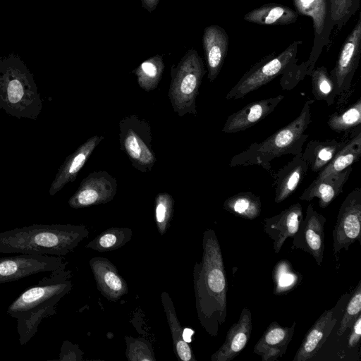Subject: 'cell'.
I'll return each instance as SVG.
<instances>
[{"mask_svg": "<svg viewBox=\"0 0 361 361\" xmlns=\"http://www.w3.org/2000/svg\"><path fill=\"white\" fill-rule=\"evenodd\" d=\"M229 39L226 30L219 25L207 26L203 32L202 45L207 67V78L214 81L219 74L228 49Z\"/></svg>", "mask_w": 361, "mask_h": 361, "instance_id": "19", "label": "cell"}, {"mask_svg": "<svg viewBox=\"0 0 361 361\" xmlns=\"http://www.w3.org/2000/svg\"><path fill=\"white\" fill-rule=\"evenodd\" d=\"M174 200L167 192L159 193L154 200V221L160 235L168 231L174 212Z\"/></svg>", "mask_w": 361, "mask_h": 361, "instance_id": "34", "label": "cell"}, {"mask_svg": "<svg viewBox=\"0 0 361 361\" xmlns=\"http://www.w3.org/2000/svg\"><path fill=\"white\" fill-rule=\"evenodd\" d=\"M361 157V131L346 141L331 161L318 173L317 178L339 173L356 162Z\"/></svg>", "mask_w": 361, "mask_h": 361, "instance_id": "28", "label": "cell"}, {"mask_svg": "<svg viewBox=\"0 0 361 361\" xmlns=\"http://www.w3.org/2000/svg\"><path fill=\"white\" fill-rule=\"evenodd\" d=\"M345 142L346 141L338 142L336 140H312L307 144L302 155L309 169L313 172L319 173L331 161Z\"/></svg>", "mask_w": 361, "mask_h": 361, "instance_id": "27", "label": "cell"}, {"mask_svg": "<svg viewBox=\"0 0 361 361\" xmlns=\"http://www.w3.org/2000/svg\"><path fill=\"white\" fill-rule=\"evenodd\" d=\"M302 40H295L282 52H273L255 63L226 95V99H238L269 82L281 75L286 68L297 60L298 47Z\"/></svg>", "mask_w": 361, "mask_h": 361, "instance_id": "7", "label": "cell"}, {"mask_svg": "<svg viewBox=\"0 0 361 361\" xmlns=\"http://www.w3.org/2000/svg\"><path fill=\"white\" fill-rule=\"evenodd\" d=\"M0 106L11 116L31 119L42 110L33 75L14 53L0 58Z\"/></svg>", "mask_w": 361, "mask_h": 361, "instance_id": "5", "label": "cell"}, {"mask_svg": "<svg viewBox=\"0 0 361 361\" xmlns=\"http://www.w3.org/2000/svg\"><path fill=\"white\" fill-rule=\"evenodd\" d=\"M98 290L107 300L116 302L128 293L126 281L107 258L95 257L89 262Z\"/></svg>", "mask_w": 361, "mask_h": 361, "instance_id": "16", "label": "cell"}, {"mask_svg": "<svg viewBox=\"0 0 361 361\" xmlns=\"http://www.w3.org/2000/svg\"><path fill=\"white\" fill-rule=\"evenodd\" d=\"M351 334L349 336L348 346V348L355 347L360 341L361 336V315L360 314L354 322L352 327Z\"/></svg>", "mask_w": 361, "mask_h": 361, "instance_id": "40", "label": "cell"}, {"mask_svg": "<svg viewBox=\"0 0 361 361\" xmlns=\"http://www.w3.org/2000/svg\"><path fill=\"white\" fill-rule=\"evenodd\" d=\"M336 260L342 250L347 251L355 241L361 244V189L357 188L345 198L339 208L332 232Z\"/></svg>", "mask_w": 361, "mask_h": 361, "instance_id": "10", "label": "cell"}, {"mask_svg": "<svg viewBox=\"0 0 361 361\" xmlns=\"http://www.w3.org/2000/svg\"><path fill=\"white\" fill-rule=\"evenodd\" d=\"M361 312V281H360L346 306L337 331L338 336L343 335L348 329H351L354 322Z\"/></svg>", "mask_w": 361, "mask_h": 361, "instance_id": "38", "label": "cell"}, {"mask_svg": "<svg viewBox=\"0 0 361 361\" xmlns=\"http://www.w3.org/2000/svg\"><path fill=\"white\" fill-rule=\"evenodd\" d=\"M133 231L129 228L111 227L97 235L85 247L97 252H109L121 248L133 238Z\"/></svg>", "mask_w": 361, "mask_h": 361, "instance_id": "30", "label": "cell"}, {"mask_svg": "<svg viewBox=\"0 0 361 361\" xmlns=\"http://www.w3.org/2000/svg\"><path fill=\"white\" fill-rule=\"evenodd\" d=\"M161 301L171 330L173 350L177 358L182 361H196L190 345L183 338V329L178 319L173 300L167 292L161 293Z\"/></svg>", "mask_w": 361, "mask_h": 361, "instance_id": "26", "label": "cell"}, {"mask_svg": "<svg viewBox=\"0 0 361 361\" xmlns=\"http://www.w3.org/2000/svg\"><path fill=\"white\" fill-rule=\"evenodd\" d=\"M202 256L193 268L195 307L202 327L216 336L227 316V279L219 242L213 229L203 233Z\"/></svg>", "mask_w": 361, "mask_h": 361, "instance_id": "1", "label": "cell"}, {"mask_svg": "<svg viewBox=\"0 0 361 361\" xmlns=\"http://www.w3.org/2000/svg\"><path fill=\"white\" fill-rule=\"evenodd\" d=\"M334 24L338 30L360 9L361 0H329Z\"/></svg>", "mask_w": 361, "mask_h": 361, "instance_id": "36", "label": "cell"}, {"mask_svg": "<svg viewBox=\"0 0 361 361\" xmlns=\"http://www.w3.org/2000/svg\"><path fill=\"white\" fill-rule=\"evenodd\" d=\"M310 75L314 99L325 101L329 106L333 104L336 99L335 87L327 68L324 66L314 67Z\"/></svg>", "mask_w": 361, "mask_h": 361, "instance_id": "32", "label": "cell"}, {"mask_svg": "<svg viewBox=\"0 0 361 361\" xmlns=\"http://www.w3.org/2000/svg\"><path fill=\"white\" fill-rule=\"evenodd\" d=\"M361 54V14L345 38L334 68L329 75L334 84L336 97H343L350 87Z\"/></svg>", "mask_w": 361, "mask_h": 361, "instance_id": "11", "label": "cell"}, {"mask_svg": "<svg viewBox=\"0 0 361 361\" xmlns=\"http://www.w3.org/2000/svg\"><path fill=\"white\" fill-rule=\"evenodd\" d=\"M83 225L33 224L0 232V254L63 256L87 238Z\"/></svg>", "mask_w": 361, "mask_h": 361, "instance_id": "3", "label": "cell"}, {"mask_svg": "<svg viewBox=\"0 0 361 361\" xmlns=\"http://www.w3.org/2000/svg\"><path fill=\"white\" fill-rule=\"evenodd\" d=\"M227 212L248 220L257 218L262 211L260 197L252 192H241L226 199L223 204Z\"/></svg>", "mask_w": 361, "mask_h": 361, "instance_id": "29", "label": "cell"}, {"mask_svg": "<svg viewBox=\"0 0 361 361\" xmlns=\"http://www.w3.org/2000/svg\"><path fill=\"white\" fill-rule=\"evenodd\" d=\"M298 15L312 18L314 41L309 58L305 61L307 75H310L324 47L328 46L335 27L329 0H293Z\"/></svg>", "mask_w": 361, "mask_h": 361, "instance_id": "9", "label": "cell"}, {"mask_svg": "<svg viewBox=\"0 0 361 361\" xmlns=\"http://www.w3.org/2000/svg\"><path fill=\"white\" fill-rule=\"evenodd\" d=\"M308 169L301 152L277 171L274 181L276 203L284 201L295 191Z\"/></svg>", "mask_w": 361, "mask_h": 361, "instance_id": "24", "label": "cell"}, {"mask_svg": "<svg viewBox=\"0 0 361 361\" xmlns=\"http://www.w3.org/2000/svg\"><path fill=\"white\" fill-rule=\"evenodd\" d=\"M299 15L288 6L269 3L251 10L243 16L248 23L261 25H286L296 22Z\"/></svg>", "mask_w": 361, "mask_h": 361, "instance_id": "25", "label": "cell"}, {"mask_svg": "<svg viewBox=\"0 0 361 361\" xmlns=\"http://www.w3.org/2000/svg\"><path fill=\"white\" fill-rule=\"evenodd\" d=\"M295 327V323L283 327L277 322H272L255 344L253 352L262 361H274L283 357L293 338Z\"/></svg>", "mask_w": 361, "mask_h": 361, "instance_id": "21", "label": "cell"}, {"mask_svg": "<svg viewBox=\"0 0 361 361\" xmlns=\"http://www.w3.org/2000/svg\"><path fill=\"white\" fill-rule=\"evenodd\" d=\"M116 178L104 171L91 172L80 183L78 190L68 200L73 209L106 204L111 201L117 192Z\"/></svg>", "mask_w": 361, "mask_h": 361, "instance_id": "13", "label": "cell"}, {"mask_svg": "<svg viewBox=\"0 0 361 361\" xmlns=\"http://www.w3.org/2000/svg\"><path fill=\"white\" fill-rule=\"evenodd\" d=\"M336 324L333 309L325 310L305 334L293 361L312 360L327 340Z\"/></svg>", "mask_w": 361, "mask_h": 361, "instance_id": "22", "label": "cell"}, {"mask_svg": "<svg viewBox=\"0 0 361 361\" xmlns=\"http://www.w3.org/2000/svg\"><path fill=\"white\" fill-rule=\"evenodd\" d=\"M164 69L162 55L157 54L142 62L132 73L136 75L139 86L149 92L157 87Z\"/></svg>", "mask_w": 361, "mask_h": 361, "instance_id": "31", "label": "cell"}, {"mask_svg": "<svg viewBox=\"0 0 361 361\" xmlns=\"http://www.w3.org/2000/svg\"><path fill=\"white\" fill-rule=\"evenodd\" d=\"M152 140L151 126L146 120L131 114L119 121L121 149L132 166L142 173L151 171L157 161Z\"/></svg>", "mask_w": 361, "mask_h": 361, "instance_id": "8", "label": "cell"}, {"mask_svg": "<svg viewBox=\"0 0 361 361\" xmlns=\"http://www.w3.org/2000/svg\"><path fill=\"white\" fill-rule=\"evenodd\" d=\"M300 279L288 262H279L273 271L274 294L281 295L288 292L298 284Z\"/></svg>", "mask_w": 361, "mask_h": 361, "instance_id": "35", "label": "cell"}, {"mask_svg": "<svg viewBox=\"0 0 361 361\" xmlns=\"http://www.w3.org/2000/svg\"><path fill=\"white\" fill-rule=\"evenodd\" d=\"M352 170L350 166L339 173L316 178L303 191L299 200L310 202L317 198L321 208L327 207L343 192Z\"/></svg>", "mask_w": 361, "mask_h": 361, "instance_id": "23", "label": "cell"}, {"mask_svg": "<svg viewBox=\"0 0 361 361\" xmlns=\"http://www.w3.org/2000/svg\"><path fill=\"white\" fill-rule=\"evenodd\" d=\"M62 256L18 254L0 258V283L12 282L41 272L66 267Z\"/></svg>", "mask_w": 361, "mask_h": 361, "instance_id": "12", "label": "cell"}, {"mask_svg": "<svg viewBox=\"0 0 361 361\" xmlns=\"http://www.w3.org/2000/svg\"><path fill=\"white\" fill-rule=\"evenodd\" d=\"M314 102V99L307 100L298 116L289 124L264 140L252 143L246 149L233 156L230 166L257 165L269 171L274 159L301 153L309 136L305 131L311 123V106Z\"/></svg>", "mask_w": 361, "mask_h": 361, "instance_id": "4", "label": "cell"}, {"mask_svg": "<svg viewBox=\"0 0 361 361\" xmlns=\"http://www.w3.org/2000/svg\"><path fill=\"white\" fill-rule=\"evenodd\" d=\"M159 0H141L142 6L149 12H152L157 8Z\"/></svg>", "mask_w": 361, "mask_h": 361, "instance_id": "41", "label": "cell"}, {"mask_svg": "<svg viewBox=\"0 0 361 361\" xmlns=\"http://www.w3.org/2000/svg\"><path fill=\"white\" fill-rule=\"evenodd\" d=\"M361 123V98L341 114H333L327 124L335 132L341 133L357 127Z\"/></svg>", "mask_w": 361, "mask_h": 361, "instance_id": "33", "label": "cell"}, {"mask_svg": "<svg viewBox=\"0 0 361 361\" xmlns=\"http://www.w3.org/2000/svg\"><path fill=\"white\" fill-rule=\"evenodd\" d=\"M103 139L104 136L91 137L66 159L50 186V195H54L65 185L75 180L81 169Z\"/></svg>", "mask_w": 361, "mask_h": 361, "instance_id": "20", "label": "cell"}, {"mask_svg": "<svg viewBox=\"0 0 361 361\" xmlns=\"http://www.w3.org/2000/svg\"><path fill=\"white\" fill-rule=\"evenodd\" d=\"M66 268L51 271L22 292L8 306L6 312L17 320L20 345L32 338L44 319L56 314L59 302L72 290L71 271Z\"/></svg>", "mask_w": 361, "mask_h": 361, "instance_id": "2", "label": "cell"}, {"mask_svg": "<svg viewBox=\"0 0 361 361\" xmlns=\"http://www.w3.org/2000/svg\"><path fill=\"white\" fill-rule=\"evenodd\" d=\"M83 352L78 345L68 341H63L59 354V360L80 361L82 360Z\"/></svg>", "mask_w": 361, "mask_h": 361, "instance_id": "39", "label": "cell"}, {"mask_svg": "<svg viewBox=\"0 0 361 361\" xmlns=\"http://www.w3.org/2000/svg\"><path fill=\"white\" fill-rule=\"evenodd\" d=\"M205 73L202 59L194 48L185 54L177 66H171L169 97L179 116L197 115L196 99Z\"/></svg>", "mask_w": 361, "mask_h": 361, "instance_id": "6", "label": "cell"}, {"mask_svg": "<svg viewBox=\"0 0 361 361\" xmlns=\"http://www.w3.org/2000/svg\"><path fill=\"white\" fill-rule=\"evenodd\" d=\"M326 221V219L310 204L291 245L293 249H300L311 255L318 266H321L323 261Z\"/></svg>", "mask_w": 361, "mask_h": 361, "instance_id": "14", "label": "cell"}, {"mask_svg": "<svg viewBox=\"0 0 361 361\" xmlns=\"http://www.w3.org/2000/svg\"><path fill=\"white\" fill-rule=\"evenodd\" d=\"M252 322L250 310L244 307L239 319L227 331L221 346L211 356L212 361H231L247 344L252 332Z\"/></svg>", "mask_w": 361, "mask_h": 361, "instance_id": "18", "label": "cell"}, {"mask_svg": "<svg viewBox=\"0 0 361 361\" xmlns=\"http://www.w3.org/2000/svg\"><path fill=\"white\" fill-rule=\"evenodd\" d=\"M126 356L130 361H155L150 343L145 338L126 336Z\"/></svg>", "mask_w": 361, "mask_h": 361, "instance_id": "37", "label": "cell"}, {"mask_svg": "<svg viewBox=\"0 0 361 361\" xmlns=\"http://www.w3.org/2000/svg\"><path fill=\"white\" fill-rule=\"evenodd\" d=\"M283 98V95H278L247 104L227 118L222 132L235 133L252 127L270 114Z\"/></svg>", "mask_w": 361, "mask_h": 361, "instance_id": "17", "label": "cell"}, {"mask_svg": "<svg viewBox=\"0 0 361 361\" xmlns=\"http://www.w3.org/2000/svg\"><path fill=\"white\" fill-rule=\"evenodd\" d=\"M302 218V206L297 202L279 214L264 219V232L273 240L276 254L280 252L288 238H293Z\"/></svg>", "mask_w": 361, "mask_h": 361, "instance_id": "15", "label": "cell"}]
</instances>
